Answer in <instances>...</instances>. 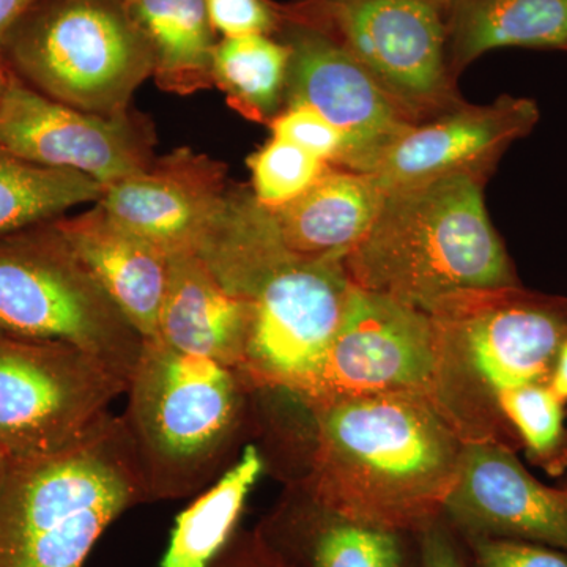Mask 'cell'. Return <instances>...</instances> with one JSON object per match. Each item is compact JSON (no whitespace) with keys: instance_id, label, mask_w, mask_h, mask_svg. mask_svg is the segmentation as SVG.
<instances>
[{"instance_id":"obj_20","label":"cell","mask_w":567,"mask_h":567,"mask_svg":"<svg viewBox=\"0 0 567 567\" xmlns=\"http://www.w3.org/2000/svg\"><path fill=\"white\" fill-rule=\"evenodd\" d=\"M385 196L371 174L330 164L301 196L268 212L293 256L344 262L371 230Z\"/></svg>"},{"instance_id":"obj_30","label":"cell","mask_w":567,"mask_h":567,"mask_svg":"<svg viewBox=\"0 0 567 567\" xmlns=\"http://www.w3.org/2000/svg\"><path fill=\"white\" fill-rule=\"evenodd\" d=\"M205 6L219 39L276 37L284 24L282 3L274 0H205Z\"/></svg>"},{"instance_id":"obj_23","label":"cell","mask_w":567,"mask_h":567,"mask_svg":"<svg viewBox=\"0 0 567 567\" xmlns=\"http://www.w3.org/2000/svg\"><path fill=\"white\" fill-rule=\"evenodd\" d=\"M264 472L262 453L248 443L240 458L175 517L169 543L156 567L210 565L238 532L246 499Z\"/></svg>"},{"instance_id":"obj_36","label":"cell","mask_w":567,"mask_h":567,"mask_svg":"<svg viewBox=\"0 0 567 567\" xmlns=\"http://www.w3.org/2000/svg\"><path fill=\"white\" fill-rule=\"evenodd\" d=\"M3 465H6V456H3L2 450H0V475H2Z\"/></svg>"},{"instance_id":"obj_2","label":"cell","mask_w":567,"mask_h":567,"mask_svg":"<svg viewBox=\"0 0 567 567\" xmlns=\"http://www.w3.org/2000/svg\"><path fill=\"white\" fill-rule=\"evenodd\" d=\"M199 257L229 292L251 303L240 374L254 391L300 399L322 371L352 282L341 260L293 256L251 193L230 200Z\"/></svg>"},{"instance_id":"obj_8","label":"cell","mask_w":567,"mask_h":567,"mask_svg":"<svg viewBox=\"0 0 567 567\" xmlns=\"http://www.w3.org/2000/svg\"><path fill=\"white\" fill-rule=\"evenodd\" d=\"M0 331L78 347L128 385L144 347L54 219L0 237Z\"/></svg>"},{"instance_id":"obj_15","label":"cell","mask_w":567,"mask_h":567,"mask_svg":"<svg viewBox=\"0 0 567 567\" xmlns=\"http://www.w3.org/2000/svg\"><path fill=\"white\" fill-rule=\"evenodd\" d=\"M233 183L227 166L177 148L140 174L103 186L100 207L167 256L197 254L221 215Z\"/></svg>"},{"instance_id":"obj_24","label":"cell","mask_w":567,"mask_h":567,"mask_svg":"<svg viewBox=\"0 0 567 567\" xmlns=\"http://www.w3.org/2000/svg\"><path fill=\"white\" fill-rule=\"evenodd\" d=\"M290 48L271 35L219 39L213 55V85L248 121L268 125L286 107Z\"/></svg>"},{"instance_id":"obj_4","label":"cell","mask_w":567,"mask_h":567,"mask_svg":"<svg viewBox=\"0 0 567 567\" xmlns=\"http://www.w3.org/2000/svg\"><path fill=\"white\" fill-rule=\"evenodd\" d=\"M487 181L454 175L386 193L346 257L352 286L427 311L446 295L520 286L484 203Z\"/></svg>"},{"instance_id":"obj_21","label":"cell","mask_w":567,"mask_h":567,"mask_svg":"<svg viewBox=\"0 0 567 567\" xmlns=\"http://www.w3.org/2000/svg\"><path fill=\"white\" fill-rule=\"evenodd\" d=\"M453 76L503 48L567 50V0H440Z\"/></svg>"},{"instance_id":"obj_10","label":"cell","mask_w":567,"mask_h":567,"mask_svg":"<svg viewBox=\"0 0 567 567\" xmlns=\"http://www.w3.org/2000/svg\"><path fill=\"white\" fill-rule=\"evenodd\" d=\"M128 383L78 347L0 331V450L7 461L47 457L111 415Z\"/></svg>"},{"instance_id":"obj_11","label":"cell","mask_w":567,"mask_h":567,"mask_svg":"<svg viewBox=\"0 0 567 567\" xmlns=\"http://www.w3.org/2000/svg\"><path fill=\"white\" fill-rule=\"evenodd\" d=\"M434 371V324L427 312L352 286L322 371L298 401L309 410L368 395L431 401Z\"/></svg>"},{"instance_id":"obj_32","label":"cell","mask_w":567,"mask_h":567,"mask_svg":"<svg viewBox=\"0 0 567 567\" xmlns=\"http://www.w3.org/2000/svg\"><path fill=\"white\" fill-rule=\"evenodd\" d=\"M205 567H293L256 528L235 533L227 546Z\"/></svg>"},{"instance_id":"obj_17","label":"cell","mask_w":567,"mask_h":567,"mask_svg":"<svg viewBox=\"0 0 567 567\" xmlns=\"http://www.w3.org/2000/svg\"><path fill=\"white\" fill-rule=\"evenodd\" d=\"M54 224L144 341L155 339L169 279V256L115 221L99 204L81 215L55 218Z\"/></svg>"},{"instance_id":"obj_18","label":"cell","mask_w":567,"mask_h":567,"mask_svg":"<svg viewBox=\"0 0 567 567\" xmlns=\"http://www.w3.org/2000/svg\"><path fill=\"white\" fill-rule=\"evenodd\" d=\"M256 529L293 567H413V535L339 516L295 483Z\"/></svg>"},{"instance_id":"obj_1","label":"cell","mask_w":567,"mask_h":567,"mask_svg":"<svg viewBox=\"0 0 567 567\" xmlns=\"http://www.w3.org/2000/svg\"><path fill=\"white\" fill-rule=\"evenodd\" d=\"M315 451L297 484L327 509L413 535L442 516L464 443L421 395L346 399L311 409Z\"/></svg>"},{"instance_id":"obj_16","label":"cell","mask_w":567,"mask_h":567,"mask_svg":"<svg viewBox=\"0 0 567 567\" xmlns=\"http://www.w3.org/2000/svg\"><path fill=\"white\" fill-rule=\"evenodd\" d=\"M442 517L461 537L528 540L567 551V491L529 475L516 451L466 443Z\"/></svg>"},{"instance_id":"obj_19","label":"cell","mask_w":567,"mask_h":567,"mask_svg":"<svg viewBox=\"0 0 567 567\" xmlns=\"http://www.w3.org/2000/svg\"><path fill=\"white\" fill-rule=\"evenodd\" d=\"M251 327V303L219 282L203 257L169 256V279L158 336L181 352L240 371Z\"/></svg>"},{"instance_id":"obj_9","label":"cell","mask_w":567,"mask_h":567,"mask_svg":"<svg viewBox=\"0 0 567 567\" xmlns=\"http://www.w3.org/2000/svg\"><path fill=\"white\" fill-rule=\"evenodd\" d=\"M282 11L344 48L413 122L464 103L440 0H292Z\"/></svg>"},{"instance_id":"obj_22","label":"cell","mask_w":567,"mask_h":567,"mask_svg":"<svg viewBox=\"0 0 567 567\" xmlns=\"http://www.w3.org/2000/svg\"><path fill=\"white\" fill-rule=\"evenodd\" d=\"M128 9L151 44L153 78L162 91L185 96L215 87L219 39L205 0H134Z\"/></svg>"},{"instance_id":"obj_14","label":"cell","mask_w":567,"mask_h":567,"mask_svg":"<svg viewBox=\"0 0 567 567\" xmlns=\"http://www.w3.org/2000/svg\"><path fill=\"white\" fill-rule=\"evenodd\" d=\"M536 102L503 95L494 103H461L417 122L369 164L383 192L421 183L472 175L487 181L514 142L527 137L539 122Z\"/></svg>"},{"instance_id":"obj_25","label":"cell","mask_w":567,"mask_h":567,"mask_svg":"<svg viewBox=\"0 0 567 567\" xmlns=\"http://www.w3.org/2000/svg\"><path fill=\"white\" fill-rule=\"evenodd\" d=\"M103 185L87 175L41 166L0 144V237L96 204Z\"/></svg>"},{"instance_id":"obj_35","label":"cell","mask_w":567,"mask_h":567,"mask_svg":"<svg viewBox=\"0 0 567 567\" xmlns=\"http://www.w3.org/2000/svg\"><path fill=\"white\" fill-rule=\"evenodd\" d=\"M13 71H11L9 63L3 59L2 52H0V102H2L3 95H6L7 89H9L11 78H13Z\"/></svg>"},{"instance_id":"obj_7","label":"cell","mask_w":567,"mask_h":567,"mask_svg":"<svg viewBox=\"0 0 567 567\" xmlns=\"http://www.w3.org/2000/svg\"><path fill=\"white\" fill-rule=\"evenodd\" d=\"M0 52L37 92L93 114L130 110L153 76L151 44L121 0H41Z\"/></svg>"},{"instance_id":"obj_28","label":"cell","mask_w":567,"mask_h":567,"mask_svg":"<svg viewBox=\"0 0 567 567\" xmlns=\"http://www.w3.org/2000/svg\"><path fill=\"white\" fill-rule=\"evenodd\" d=\"M268 126L274 136L292 142L324 163L339 166L344 158V134L311 107H284Z\"/></svg>"},{"instance_id":"obj_34","label":"cell","mask_w":567,"mask_h":567,"mask_svg":"<svg viewBox=\"0 0 567 567\" xmlns=\"http://www.w3.org/2000/svg\"><path fill=\"white\" fill-rule=\"evenodd\" d=\"M548 386L557 394L563 404H567V339L559 349L557 361H555L554 371H551Z\"/></svg>"},{"instance_id":"obj_13","label":"cell","mask_w":567,"mask_h":567,"mask_svg":"<svg viewBox=\"0 0 567 567\" xmlns=\"http://www.w3.org/2000/svg\"><path fill=\"white\" fill-rule=\"evenodd\" d=\"M276 37L290 48L286 107H311L344 134L347 148L339 167L364 173L383 148L415 125L330 37L286 18Z\"/></svg>"},{"instance_id":"obj_26","label":"cell","mask_w":567,"mask_h":567,"mask_svg":"<svg viewBox=\"0 0 567 567\" xmlns=\"http://www.w3.org/2000/svg\"><path fill=\"white\" fill-rule=\"evenodd\" d=\"M498 405L529 461L550 476H561L567 468L566 405L548 383L506 391L499 395Z\"/></svg>"},{"instance_id":"obj_27","label":"cell","mask_w":567,"mask_h":567,"mask_svg":"<svg viewBox=\"0 0 567 567\" xmlns=\"http://www.w3.org/2000/svg\"><path fill=\"white\" fill-rule=\"evenodd\" d=\"M330 164L292 142L271 136L248 158L251 193L267 208L282 207L315 185Z\"/></svg>"},{"instance_id":"obj_12","label":"cell","mask_w":567,"mask_h":567,"mask_svg":"<svg viewBox=\"0 0 567 567\" xmlns=\"http://www.w3.org/2000/svg\"><path fill=\"white\" fill-rule=\"evenodd\" d=\"M0 144L22 158L74 171L106 186L155 162L151 118L130 110L93 114L48 99L13 74L0 102Z\"/></svg>"},{"instance_id":"obj_37","label":"cell","mask_w":567,"mask_h":567,"mask_svg":"<svg viewBox=\"0 0 567 567\" xmlns=\"http://www.w3.org/2000/svg\"><path fill=\"white\" fill-rule=\"evenodd\" d=\"M122 3H125V6H130V3H133L134 0H121Z\"/></svg>"},{"instance_id":"obj_6","label":"cell","mask_w":567,"mask_h":567,"mask_svg":"<svg viewBox=\"0 0 567 567\" xmlns=\"http://www.w3.org/2000/svg\"><path fill=\"white\" fill-rule=\"evenodd\" d=\"M252 393L235 369L145 339L122 420L152 503L192 498L240 458Z\"/></svg>"},{"instance_id":"obj_39","label":"cell","mask_w":567,"mask_h":567,"mask_svg":"<svg viewBox=\"0 0 567 567\" xmlns=\"http://www.w3.org/2000/svg\"><path fill=\"white\" fill-rule=\"evenodd\" d=\"M567 51V50H566Z\"/></svg>"},{"instance_id":"obj_3","label":"cell","mask_w":567,"mask_h":567,"mask_svg":"<svg viewBox=\"0 0 567 567\" xmlns=\"http://www.w3.org/2000/svg\"><path fill=\"white\" fill-rule=\"evenodd\" d=\"M435 334L431 402L466 443L520 450L499 412L506 391L548 383L567 339V297L525 287L470 289L427 309Z\"/></svg>"},{"instance_id":"obj_38","label":"cell","mask_w":567,"mask_h":567,"mask_svg":"<svg viewBox=\"0 0 567 567\" xmlns=\"http://www.w3.org/2000/svg\"><path fill=\"white\" fill-rule=\"evenodd\" d=\"M565 488H566V491H567V486H566Z\"/></svg>"},{"instance_id":"obj_31","label":"cell","mask_w":567,"mask_h":567,"mask_svg":"<svg viewBox=\"0 0 567 567\" xmlns=\"http://www.w3.org/2000/svg\"><path fill=\"white\" fill-rule=\"evenodd\" d=\"M413 567H468L461 539L442 516L413 533Z\"/></svg>"},{"instance_id":"obj_29","label":"cell","mask_w":567,"mask_h":567,"mask_svg":"<svg viewBox=\"0 0 567 567\" xmlns=\"http://www.w3.org/2000/svg\"><path fill=\"white\" fill-rule=\"evenodd\" d=\"M468 567H567V551L502 537H461Z\"/></svg>"},{"instance_id":"obj_5","label":"cell","mask_w":567,"mask_h":567,"mask_svg":"<svg viewBox=\"0 0 567 567\" xmlns=\"http://www.w3.org/2000/svg\"><path fill=\"white\" fill-rule=\"evenodd\" d=\"M151 502L122 416L31 461H7L0 475V567H84L126 511Z\"/></svg>"},{"instance_id":"obj_33","label":"cell","mask_w":567,"mask_h":567,"mask_svg":"<svg viewBox=\"0 0 567 567\" xmlns=\"http://www.w3.org/2000/svg\"><path fill=\"white\" fill-rule=\"evenodd\" d=\"M41 0H0V50L9 33Z\"/></svg>"}]
</instances>
